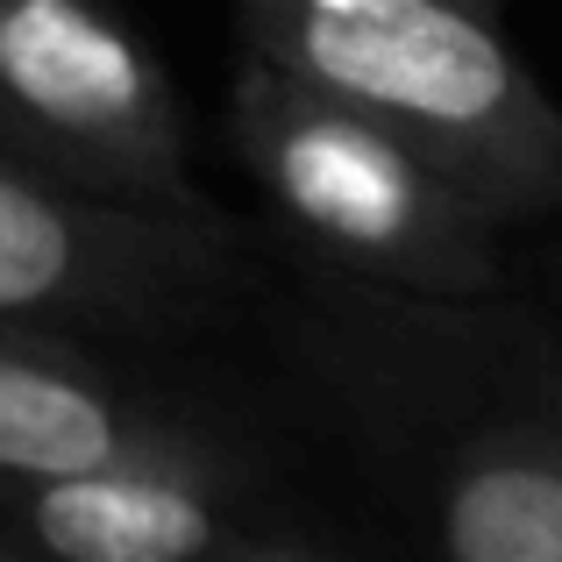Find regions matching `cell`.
<instances>
[{
  "instance_id": "obj_6",
  "label": "cell",
  "mask_w": 562,
  "mask_h": 562,
  "mask_svg": "<svg viewBox=\"0 0 562 562\" xmlns=\"http://www.w3.org/2000/svg\"><path fill=\"white\" fill-rule=\"evenodd\" d=\"M228 470H114L50 492H14V520L50 562H221Z\"/></svg>"
},
{
  "instance_id": "obj_2",
  "label": "cell",
  "mask_w": 562,
  "mask_h": 562,
  "mask_svg": "<svg viewBox=\"0 0 562 562\" xmlns=\"http://www.w3.org/2000/svg\"><path fill=\"white\" fill-rule=\"evenodd\" d=\"M235 150L306 249L413 300H470L498 278V228L435 186L371 122L235 65Z\"/></svg>"
},
{
  "instance_id": "obj_8",
  "label": "cell",
  "mask_w": 562,
  "mask_h": 562,
  "mask_svg": "<svg viewBox=\"0 0 562 562\" xmlns=\"http://www.w3.org/2000/svg\"><path fill=\"white\" fill-rule=\"evenodd\" d=\"M221 562H314V555H300V549H228Z\"/></svg>"
},
{
  "instance_id": "obj_3",
  "label": "cell",
  "mask_w": 562,
  "mask_h": 562,
  "mask_svg": "<svg viewBox=\"0 0 562 562\" xmlns=\"http://www.w3.org/2000/svg\"><path fill=\"white\" fill-rule=\"evenodd\" d=\"M0 165L79 200L221 221L192 186L186 100L165 65L79 0H0Z\"/></svg>"
},
{
  "instance_id": "obj_1",
  "label": "cell",
  "mask_w": 562,
  "mask_h": 562,
  "mask_svg": "<svg viewBox=\"0 0 562 562\" xmlns=\"http://www.w3.org/2000/svg\"><path fill=\"white\" fill-rule=\"evenodd\" d=\"M243 65L371 122L484 228L562 206V108L463 0H249Z\"/></svg>"
},
{
  "instance_id": "obj_4",
  "label": "cell",
  "mask_w": 562,
  "mask_h": 562,
  "mask_svg": "<svg viewBox=\"0 0 562 562\" xmlns=\"http://www.w3.org/2000/svg\"><path fill=\"white\" fill-rule=\"evenodd\" d=\"M243 285L228 221L79 200L0 165V328L179 335Z\"/></svg>"
},
{
  "instance_id": "obj_5",
  "label": "cell",
  "mask_w": 562,
  "mask_h": 562,
  "mask_svg": "<svg viewBox=\"0 0 562 562\" xmlns=\"http://www.w3.org/2000/svg\"><path fill=\"white\" fill-rule=\"evenodd\" d=\"M114 470H228L243 449L143 398L71 335L0 328V484L50 492Z\"/></svg>"
},
{
  "instance_id": "obj_7",
  "label": "cell",
  "mask_w": 562,
  "mask_h": 562,
  "mask_svg": "<svg viewBox=\"0 0 562 562\" xmlns=\"http://www.w3.org/2000/svg\"><path fill=\"white\" fill-rule=\"evenodd\" d=\"M435 535L449 562H562V441H470L441 470Z\"/></svg>"
},
{
  "instance_id": "obj_9",
  "label": "cell",
  "mask_w": 562,
  "mask_h": 562,
  "mask_svg": "<svg viewBox=\"0 0 562 562\" xmlns=\"http://www.w3.org/2000/svg\"><path fill=\"white\" fill-rule=\"evenodd\" d=\"M0 562H8V555H0Z\"/></svg>"
}]
</instances>
